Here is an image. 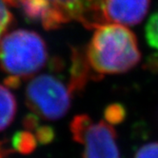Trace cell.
I'll list each match as a JSON object with an SVG mask.
<instances>
[{
	"label": "cell",
	"mask_w": 158,
	"mask_h": 158,
	"mask_svg": "<svg viewBox=\"0 0 158 158\" xmlns=\"http://www.w3.org/2000/svg\"><path fill=\"white\" fill-rule=\"evenodd\" d=\"M92 70L100 79L105 74L126 73L138 64L141 52L134 33L121 24L96 28L86 50Z\"/></svg>",
	"instance_id": "6da1fadb"
},
{
	"label": "cell",
	"mask_w": 158,
	"mask_h": 158,
	"mask_svg": "<svg viewBox=\"0 0 158 158\" xmlns=\"http://www.w3.org/2000/svg\"><path fill=\"white\" fill-rule=\"evenodd\" d=\"M47 60V45L35 31L16 30L0 42V68L7 74V87L18 88L23 79L38 73Z\"/></svg>",
	"instance_id": "7a4b0ae2"
},
{
	"label": "cell",
	"mask_w": 158,
	"mask_h": 158,
	"mask_svg": "<svg viewBox=\"0 0 158 158\" xmlns=\"http://www.w3.org/2000/svg\"><path fill=\"white\" fill-rule=\"evenodd\" d=\"M18 8L25 18L41 24L45 30H55L72 20L94 29V17L87 0H4Z\"/></svg>",
	"instance_id": "3957f363"
},
{
	"label": "cell",
	"mask_w": 158,
	"mask_h": 158,
	"mask_svg": "<svg viewBox=\"0 0 158 158\" xmlns=\"http://www.w3.org/2000/svg\"><path fill=\"white\" fill-rule=\"evenodd\" d=\"M73 94L69 85L52 74L33 77L25 92L27 106L32 114L50 121L58 120L67 114Z\"/></svg>",
	"instance_id": "277c9868"
},
{
	"label": "cell",
	"mask_w": 158,
	"mask_h": 158,
	"mask_svg": "<svg viewBox=\"0 0 158 158\" xmlns=\"http://www.w3.org/2000/svg\"><path fill=\"white\" fill-rule=\"evenodd\" d=\"M70 128L73 139L84 147L83 158H120L116 131L108 122H94L89 115L79 114Z\"/></svg>",
	"instance_id": "5b68a950"
},
{
	"label": "cell",
	"mask_w": 158,
	"mask_h": 158,
	"mask_svg": "<svg viewBox=\"0 0 158 158\" xmlns=\"http://www.w3.org/2000/svg\"><path fill=\"white\" fill-rule=\"evenodd\" d=\"M151 0H102L101 13L105 22L133 26L145 18Z\"/></svg>",
	"instance_id": "8992f818"
},
{
	"label": "cell",
	"mask_w": 158,
	"mask_h": 158,
	"mask_svg": "<svg viewBox=\"0 0 158 158\" xmlns=\"http://www.w3.org/2000/svg\"><path fill=\"white\" fill-rule=\"evenodd\" d=\"M89 79H99L89 66L86 52L78 49L73 51L72 63L70 68L69 87L73 94L81 92L85 89Z\"/></svg>",
	"instance_id": "52a82bcc"
},
{
	"label": "cell",
	"mask_w": 158,
	"mask_h": 158,
	"mask_svg": "<svg viewBox=\"0 0 158 158\" xmlns=\"http://www.w3.org/2000/svg\"><path fill=\"white\" fill-rule=\"evenodd\" d=\"M16 100L10 89L0 85V131L7 129L15 119Z\"/></svg>",
	"instance_id": "ba28073f"
},
{
	"label": "cell",
	"mask_w": 158,
	"mask_h": 158,
	"mask_svg": "<svg viewBox=\"0 0 158 158\" xmlns=\"http://www.w3.org/2000/svg\"><path fill=\"white\" fill-rule=\"evenodd\" d=\"M38 142L35 133L31 131H17L12 139V146L14 152H17L23 154H28L35 150Z\"/></svg>",
	"instance_id": "9c48e42d"
},
{
	"label": "cell",
	"mask_w": 158,
	"mask_h": 158,
	"mask_svg": "<svg viewBox=\"0 0 158 158\" xmlns=\"http://www.w3.org/2000/svg\"><path fill=\"white\" fill-rule=\"evenodd\" d=\"M145 36L149 46L158 52V10L149 18L145 28Z\"/></svg>",
	"instance_id": "30bf717a"
},
{
	"label": "cell",
	"mask_w": 158,
	"mask_h": 158,
	"mask_svg": "<svg viewBox=\"0 0 158 158\" xmlns=\"http://www.w3.org/2000/svg\"><path fill=\"white\" fill-rule=\"evenodd\" d=\"M127 114L126 109L124 108L123 105L115 103L109 105L104 111V116L106 119V122H108L110 125H116L124 121Z\"/></svg>",
	"instance_id": "8fae6325"
},
{
	"label": "cell",
	"mask_w": 158,
	"mask_h": 158,
	"mask_svg": "<svg viewBox=\"0 0 158 158\" xmlns=\"http://www.w3.org/2000/svg\"><path fill=\"white\" fill-rule=\"evenodd\" d=\"M37 139L38 144L47 145L53 141L54 139V130L50 126L39 125L35 131H32Z\"/></svg>",
	"instance_id": "7c38bea8"
},
{
	"label": "cell",
	"mask_w": 158,
	"mask_h": 158,
	"mask_svg": "<svg viewBox=\"0 0 158 158\" xmlns=\"http://www.w3.org/2000/svg\"><path fill=\"white\" fill-rule=\"evenodd\" d=\"M133 158H158V142H152L141 146L134 153Z\"/></svg>",
	"instance_id": "4fadbf2b"
},
{
	"label": "cell",
	"mask_w": 158,
	"mask_h": 158,
	"mask_svg": "<svg viewBox=\"0 0 158 158\" xmlns=\"http://www.w3.org/2000/svg\"><path fill=\"white\" fill-rule=\"evenodd\" d=\"M13 22V15L7 8L4 0H0V38Z\"/></svg>",
	"instance_id": "5bb4252c"
},
{
	"label": "cell",
	"mask_w": 158,
	"mask_h": 158,
	"mask_svg": "<svg viewBox=\"0 0 158 158\" xmlns=\"http://www.w3.org/2000/svg\"><path fill=\"white\" fill-rule=\"evenodd\" d=\"M89 8L92 10V14L94 21V28L106 24V22L103 18L102 13H101V4H102V0H87Z\"/></svg>",
	"instance_id": "9a60e30c"
},
{
	"label": "cell",
	"mask_w": 158,
	"mask_h": 158,
	"mask_svg": "<svg viewBox=\"0 0 158 158\" xmlns=\"http://www.w3.org/2000/svg\"><path fill=\"white\" fill-rule=\"evenodd\" d=\"M10 152H12V151L6 149L4 146V143L0 141V158H5L10 153Z\"/></svg>",
	"instance_id": "2e32d148"
}]
</instances>
